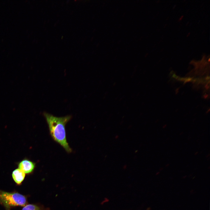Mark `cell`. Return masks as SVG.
Returning <instances> with one entry per match:
<instances>
[{
    "mask_svg": "<svg viewBox=\"0 0 210 210\" xmlns=\"http://www.w3.org/2000/svg\"><path fill=\"white\" fill-rule=\"evenodd\" d=\"M43 115L53 139L61 146L67 153H71L72 150L66 141L65 127L71 116H67L59 117L46 112L43 113Z\"/></svg>",
    "mask_w": 210,
    "mask_h": 210,
    "instance_id": "cell-1",
    "label": "cell"
},
{
    "mask_svg": "<svg viewBox=\"0 0 210 210\" xmlns=\"http://www.w3.org/2000/svg\"><path fill=\"white\" fill-rule=\"evenodd\" d=\"M0 203L7 210L11 207L24 206L27 203L26 197L18 192H9L0 190Z\"/></svg>",
    "mask_w": 210,
    "mask_h": 210,
    "instance_id": "cell-2",
    "label": "cell"
},
{
    "mask_svg": "<svg viewBox=\"0 0 210 210\" xmlns=\"http://www.w3.org/2000/svg\"><path fill=\"white\" fill-rule=\"evenodd\" d=\"M18 168L26 174H30L34 170L36 166L35 163L27 158H25L19 162L18 164Z\"/></svg>",
    "mask_w": 210,
    "mask_h": 210,
    "instance_id": "cell-3",
    "label": "cell"
},
{
    "mask_svg": "<svg viewBox=\"0 0 210 210\" xmlns=\"http://www.w3.org/2000/svg\"><path fill=\"white\" fill-rule=\"evenodd\" d=\"M25 174L19 168L16 169L12 173V178L18 184H20L24 180Z\"/></svg>",
    "mask_w": 210,
    "mask_h": 210,
    "instance_id": "cell-4",
    "label": "cell"
},
{
    "mask_svg": "<svg viewBox=\"0 0 210 210\" xmlns=\"http://www.w3.org/2000/svg\"><path fill=\"white\" fill-rule=\"evenodd\" d=\"M22 210H40V209L39 207L36 205L29 204L24 206Z\"/></svg>",
    "mask_w": 210,
    "mask_h": 210,
    "instance_id": "cell-5",
    "label": "cell"
},
{
    "mask_svg": "<svg viewBox=\"0 0 210 210\" xmlns=\"http://www.w3.org/2000/svg\"><path fill=\"white\" fill-rule=\"evenodd\" d=\"M146 210H150V208H148Z\"/></svg>",
    "mask_w": 210,
    "mask_h": 210,
    "instance_id": "cell-6",
    "label": "cell"
}]
</instances>
